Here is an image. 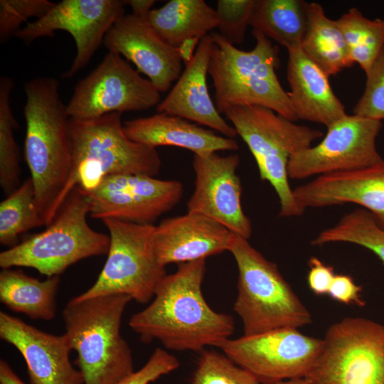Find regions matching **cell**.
I'll return each instance as SVG.
<instances>
[{
  "mask_svg": "<svg viewBox=\"0 0 384 384\" xmlns=\"http://www.w3.org/2000/svg\"><path fill=\"white\" fill-rule=\"evenodd\" d=\"M206 260L179 264L158 284L149 306L133 314L130 328L142 341L158 340L169 350L201 352L230 338L235 323L213 310L202 293Z\"/></svg>",
  "mask_w": 384,
  "mask_h": 384,
  "instance_id": "cell-1",
  "label": "cell"
},
{
  "mask_svg": "<svg viewBox=\"0 0 384 384\" xmlns=\"http://www.w3.org/2000/svg\"><path fill=\"white\" fill-rule=\"evenodd\" d=\"M59 85L51 77L36 78L24 84L25 159L46 226L58 213V201L73 169L70 118Z\"/></svg>",
  "mask_w": 384,
  "mask_h": 384,
  "instance_id": "cell-2",
  "label": "cell"
},
{
  "mask_svg": "<svg viewBox=\"0 0 384 384\" xmlns=\"http://www.w3.org/2000/svg\"><path fill=\"white\" fill-rule=\"evenodd\" d=\"M132 300L119 294L76 296L63 309L65 334L76 351L75 363L84 384H115L134 371L131 349L120 333L123 314Z\"/></svg>",
  "mask_w": 384,
  "mask_h": 384,
  "instance_id": "cell-3",
  "label": "cell"
},
{
  "mask_svg": "<svg viewBox=\"0 0 384 384\" xmlns=\"http://www.w3.org/2000/svg\"><path fill=\"white\" fill-rule=\"evenodd\" d=\"M252 33L256 43L249 51L238 49L217 32L210 33L208 74L218 111L224 114L233 107L258 105L297 121L289 93L275 73L279 65L278 47L261 33Z\"/></svg>",
  "mask_w": 384,
  "mask_h": 384,
  "instance_id": "cell-4",
  "label": "cell"
},
{
  "mask_svg": "<svg viewBox=\"0 0 384 384\" xmlns=\"http://www.w3.org/2000/svg\"><path fill=\"white\" fill-rule=\"evenodd\" d=\"M122 113L89 119H69L73 169L58 201V211L70 193L79 186L96 189L103 178L118 174L155 176L161 161L156 149L130 140L123 129Z\"/></svg>",
  "mask_w": 384,
  "mask_h": 384,
  "instance_id": "cell-5",
  "label": "cell"
},
{
  "mask_svg": "<svg viewBox=\"0 0 384 384\" xmlns=\"http://www.w3.org/2000/svg\"><path fill=\"white\" fill-rule=\"evenodd\" d=\"M229 252L238 270L233 308L242 321L243 335L299 329L311 324L310 311L274 262L265 258L247 239L236 235Z\"/></svg>",
  "mask_w": 384,
  "mask_h": 384,
  "instance_id": "cell-6",
  "label": "cell"
},
{
  "mask_svg": "<svg viewBox=\"0 0 384 384\" xmlns=\"http://www.w3.org/2000/svg\"><path fill=\"white\" fill-rule=\"evenodd\" d=\"M224 114L253 155L260 178L274 188L280 203L279 215L289 218L302 215L304 210L297 204L289 183L288 161L293 154L322 138L323 132L297 124L262 106L233 107Z\"/></svg>",
  "mask_w": 384,
  "mask_h": 384,
  "instance_id": "cell-7",
  "label": "cell"
},
{
  "mask_svg": "<svg viewBox=\"0 0 384 384\" xmlns=\"http://www.w3.org/2000/svg\"><path fill=\"white\" fill-rule=\"evenodd\" d=\"M90 208L88 197L76 186L46 230L0 253V267L33 268L50 277L81 260L107 254L110 236L89 225Z\"/></svg>",
  "mask_w": 384,
  "mask_h": 384,
  "instance_id": "cell-8",
  "label": "cell"
},
{
  "mask_svg": "<svg viewBox=\"0 0 384 384\" xmlns=\"http://www.w3.org/2000/svg\"><path fill=\"white\" fill-rule=\"evenodd\" d=\"M102 221L110 233L107 260L92 286L77 297L87 299L119 294L138 303H148L166 275L154 250L155 225L113 218Z\"/></svg>",
  "mask_w": 384,
  "mask_h": 384,
  "instance_id": "cell-9",
  "label": "cell"
},
{
  "mask_svg": "<svg viewBox=\"0 0 384 384\" xmlns=\"http://www.w3.org/2000/svg\"><path fill=\"white\" fill-rule=\"evenodd\" d=\"M306 378L312 384H384V324L359 316L331 324Z\"/></svg>",
  "mask_w": 384,
  "mask_h": 384,
  "instance_id": "cell-10",
  "label": "cell"
},
{
  "mask_svg": "<svg viewBox=\"0 0 384 384\" xmlns=\"http://www.w3.org/2000/svg\"><path fill=\"white\" fill-rule=\"evenodd\" d=\"M161 102L160 92L121 55L108 51L100 65L75 87L66 105L69 118L89 119L112 112L149 110Z\"/></svg>",
  "mask_w": 384,
  "mask_h": 384,
  "instance_id": "cell-11",
  "label": "cell"
},
{
  "mask_svg": "<svg viewBox=\"0 0 384 384\" xmlns=\"http://www.w3.org/2000/svg\"><path fill=\"white\" fill-rule=\"evenodd\" d=\"M323 346V338L294 328L228 338L220 348L238 366L252 373L261 384L306 377Z\"/></svg>",
  "mask_w": 384,
  "mask_h": 384,
  "instance_id": "cell-12",
  "label": "cell"
},
{
  "mask_svg": "<svg viewBox=\"0 0 384 384\" xmlns=\"http://www.w3.org/2000/svg\"><path fill=\"white\" fill-rule=\"evenodd\" d=\"M381 120L346 114L327 127L316 146L293 154L289 159V178L361 169L383 160L376 147Z\"/></svg>",
  "mask_w": 384,
  "mask_h": 384,
  "instance_id": "cell-13",
  "label": "cell"
},
{
  "mask_svg": "<svg viewBox=\"0 0 384 384\" xmlns=\"http://www.w3.org/2000/svg\"><path fill=\"white\" fill-rule=\"evenodd\" d=\"M126 1L63 0L43 17L21 28L14 36L28 45L41 37H54L63 30L74 38L76 55L70 68L63 74L72 78L90 60L107 32L125 15Z\"/></svg>",
  "mask_w": 384,
  "mask_h": 384,
  "instance_id": "cell-14",
  "label": "cell"
},
{
  "mask_svg": "<svg viewBox=\"0 0 384 384\" xmlns=\"http://www.w3.org/2000/svg\"><path fill=\"white\" fill-rule=\"evenodd\" d=\"M183 191L182 183L176 180L118 174L105 176L96 189L82 191L89 198L92 218L152 224L178 203Z\"/></svg>",
  "mask_w": 384,
  "mask_h": 384,
  "instance_id": "cell-15",
  "label": "cell"
},
{
  "mask_svg": "<svg viewBox=\"0 0 384 384\" xmlns=\"http://www.w3.org/2000/svg\"><path fill=\"white\" fill-rule=\"evenodd\" d=\"M238 154L217 152L195 154V188L187 212L203 214L220 223L235 235L249 240L252 228L241 205L242 185L237 174Z\"/></svg>",
  "mask_w": 384,
  "mask_h": 384,
  "instance_id": "cell-16",
  "label": "cell"
},
{
  "mask_svg": "<svg viewBox=\"0 0 384 384\" xmlns=\"http://www.w3.org/2000/svg\"><path fill=\"white\" fill-rule=\"evenodd\" d=\"M103 44L133 63L160 92L169 90L183 72L178 49L156 31L148 17L124 15L107 32Z\"/></svg>",
  "mask_w": 384,
  "mask_h": 384,
  "instance_id": "cell-17",
  "label": "cell"
},
{
  "mask_svg": "<svg viewBox=\"0 0 384 384\" xmlns=\"http://www.w3.org/2000/svg\"><path fill=\"white\" fill-rule=\"evenodd\" d=\"M0 337L23 356L28 384H84L80 371L70 361L73 349L65 334L46 333L0 311Z\"/></svg>",
  "mask_w": 384,
  "mask_h": 384,
  "instance_id": "cell-18",
  "label": "cell"
},
{
  "mask_svg": "<svg viewBox=\"0 0 384 384\" xmlns=\"http://www.w3.org/2000/svg\"><path fill=\"white\" fill-rule=\"evenodd\" d=\"M297 204L305 210L355 203L370 212L384 230V160L358 170L329 174L293 190Z\"/></svg>",
  "mask_w": 384,
  "mask_h": 384,
  "instance_id": "cell-19",
  "label": "cell"
},
{
  "mask_svg": "<svg viewBox=\"0 0 384 384\" xmlns=\"http://www.w3.org/2000/svg\"><path fill=\"white\" fill-rule=\"evenodd\" d=\"M235 234L203 214L187 212L155 226L153 242L160 264H182L229 251Z\"/></svg>",
  "mask_w": 384,
  "mask_h": 384,
  "instance_id": "cell-20",
  "label": "cell"
},
{
  "mask_svg": "<svg viewBox=\"0 0 384 384\" xmlns=\"http://www.w3.org/2000/svg\"><path fill=\"white\" fill-rule=\"evenodd\" d=\"M211 46L210 33L201 39L193 59L186 65L167 96L156 106V111L204 125L234 139L238 135L235 129L221 117L208 92L207 75Z\"/></svg>",
  "mask_w": 384,
  "mask_h": 384,
  "instance_id": "cell-21",
  "label": "cell"
},
{
  "mask_svg": "<svg viewBox=\"0 0 384 384\" xmlns=\"http://www.w3.org/2000/svg\"><path fill=\"white\" fill-rule=\"evenodd\" d=\"M287 50V78L291 89L288 93L298 119L327 127L347 114L343 104L331 89L329 77L302 47Z\"/></svg>",
  "mask_w": 384,
  "mask_h": 384,
  "instance_id": "cell-22",
  "label": "cell"
},
{
  "mask_svg": "<svg viewBox=\"0 0 384 384\" xmlns=\"http://www.w3.org/2000/svg\"><path fill=\"white\" fill-rule=\"evenodd\" d=\"M123 129L130 140L154 149L177 146L198 155L238 149L234 139L222 137L191 121L165 113L125 121Z\"/></svg>",
  "mask_w": 384,
  "mask_h": 384,
  "instance_id": "cell-23",
  "label": "cell"
},
{
  "mask_svg": "<svg viewBox=\"0 0 384 384\" xmlns=\"http://www.w3.org/2000/svg\"><path fill=\"white\" fill-rule=\"evenodd\" d=\"M59 276L41 281L21 270L0 272V300L10 310L31 319L49 321L56 314Z\"/></svg>",
  "mask_w": 384,
  "mask_h": 384,
  "instance_id": "cell-24",
  "label": "cell"
},
{
  "mask_svg": "<svg viewBox=\"0 0 384 384\" xmlns=\"http://www.w3.org/2000/svg\"><path fill=\"white\" fill-rule=\"evenodd\" d=\"M148 20L176 48L188 38H203L218 26L215 10L204 0H171L160 8L152 9Z\"/></svg>",
  "mask_w": 384,
  "mask_h": 384,
  "instance_id": "cell-25",
  "label": "cell"
},
{
  "mask_svg": "<svg viewBox=\"0 0 384 384\" xmlns=\"http://www.w3.org/2000/svg\"><path fill=\"white\" fill-rule=\"evenodd\" d=\"M301 47L329 77L354 65L336 21L328 18L318 3L306 2V28Z\"/></svg>",
  "mask_w": 384,
  "mask_h": 384,
  "instance_id": "cell-26",
  "label": "cell"
},
{
  "mask_svg": "<svg viewBox=\"0 0 384 384\" xmlns=\"http://www.w3.org/2000/svg\"><path fill=\"white\" fill-rule=\"evenodd\" d=\"M250 26L252 32L287 49L301 46L306 28V2L302 0H255Z\"/></svg>",
  "mask_w": 384,
  "mask_h": 384,
  "instance_id": "cell-27",
  "label": "cell"
},
{
  "mask_svg": "<svg viewBox=\"0 0 384 384\" xmlns=\"http://www.w3.org/2000/svg\"><path fill=\"white\" fill-rule=\"evenodd\" d=\"M349 56L366 73L384 47V19H370L351 8L336 20Z\"/></svg>",
  "mask_w": 384,
  "mask_h": 384,
  "instance_id": "cell-28",
  "label": "cell"
},
{
  "mask_svg": "<svg viewBox=\"0 0 384 384\" xmlns=\"http://www.w3.org/2000/svg\"><path fill=\"white\" fill-rule=\"evenodd\" d=\"M334 242L361 246L374 253L384 264V230L372 214L362 208L345 214L334 225L320 232L311 245Z\"/></svg>",
  "mask_w": 384,
  "mask_h": 384,
  "instance_id": "cell-29",
  "label": "cell"
},
{
  "mask_svg": "<svg viewBox=\"0 0 384 384\" xmlns=\"http://www.w3.org/2000/svg\"><path fill=\"white\" fill-rule=\"evenodd\" d=\"M42 225L34 184L29 178L0 203V242L11 247L18 244L21 234Z\"/></svg>",
  "mask_w": 384,
  "mask_h": 384,
  "instance_id": "cell-30",
  "label": "cell"
},
{
  "mask_svg": "<svg viewBox=\"0 0 384 384\" xmlns=\"http://www.w3.org/2000/svg\"><path fill=\"white\" fill-rule=\"evenodd\" d=\"M14 82L10 77L0 78V184L10 194L19 186L18 150L14 131L17 122L13 115L10 97Z\"/></svg>",
  "mask_w": 384,
  "mask_h": 384,
  "instance_id": "cell-31",
  "label": "cell"
},
{
  "mask_svg": "<svg viewBox=\"0 0 384 384\" xmlns=\"http://www.w3.org/2000/svg\"><path fill=\"white\" fill-rule=\"evenodd\" d=\"M191 384H261L250 371L226 355L213 350L200 352Z\"/></svg>",
  "mask_w": 384,
  "mask_h": 384,
  "instance_id": "cell-32",
  "label": "cell"
},
{
  "mask_svg": "<svg viewBox=\"0 0 384 384\" xmlns=\"http://www.w3.org/2000/svg\"><path fill=\"white\" fill-rule=\"evenodd\" d=\"M255 0H218L215 9L218 33L233 46L244 42Z\"/></svg>",
  "mask_w": 384,
  "mask_h": 384,
  "instance_id": "cell-33",
  "label": "cell"
},
{
  "mask_svg": "<svg viewBox=\"0 0 384 384\" xmlns=\"http://www.w3.org/2000/svg\"><path fill=\"white\" fill-rule=\"evenodd\" d=\"M55 4L48 0H1L0 43L14 36L29 18L43 17Z\"/></svg>",
  "mask_w": 384,
  "mask_h": 384,
  "instance_id": "cell-34",
  "label": "cell"
},
{
  "mask_svg": "<svg viewBox=\"0 0 384 384\" xmlns=\"http://www.w3.org/2000/svg\"><path fill=\"white\" fill-rule=\"evenodd\" d=\"M364 91L353 109V114L384 119V47L366 73Z\"/></svg>",
  "mask_w": 384,
  "mask_h": 384,
  "instance_id": "cell-35",
  "label": "cell"
},
{
  "mask_svg": "<svg viewBox=\"0 0 384 384\" xmlns=\"http://www.w3.org/2000/svg\"><path fill=\"white\" fill-rule=\"evenodd\" d=\"M179 366L176 357L157 348L140 369L134 370L115 384H150L176 370Z\"/></svg>",
  "mask_w": 384,
  "mask_h": 384,
  "instance_id": "cell-36",
  "label": "cell"
},
{
  "mask_svg": "<svg viewBox=\"0 0 384 384\" xmlns=\"http://www.w3.org/2000/svg\"><path fill=\"white\" fill-rule=\"evenodd\" d=\"M361 286L356 284L349 275L336 274L328 294L334 300L340 303L363 306L365 302L361 296Z\"/></svg>",
  "mask_w": 384,
  "mask_h": 384,
  "instance_id": "cell-37",
  "label": "cell"
},
{
  "mask_svg": "<svg viewBox=\"0 0 384 384\" xmlns=\"http://www.w3.org/2000/svg\"><path fill=\"white\" fill-rule=\"evenodd\" d=\"M308 265L309 270L306 280L309 288L317 296L328 294L336 275L333 267L314 256L311 257Z\"/></svg>",
  "mask_w": 384,
  "mask_h": 384,
  "instance_id": "cell-38",
  "label": "cell"
},
{
  "mask_svg": "<svg viewBox=\"0 0 384 384\" xmlns=\"http://www.w3.org/2000/svg\"><path fill=\"white\" fill-rule=\"evenodd\" d=\"M200 41L201 39L197 38H188L177 48L179 56L185 65L189 63L193 59Z\"/></svg>",
  "mask_w": 384,
  "mask_h": 384,
  "instance_id": "cell-39",
  "label": "cell"
},
{
  "mask_svg": "<svg viewBox=\"0 0 384 384\" xmlns=\"http://www.w3.org/2000/svg\"><path fill=\"white\" fill-rule=\"evenodd\" d=\"M0 384H26L4 360L0 361Z\"/></svg>",
  "mask_w": 384,
  "mask_h": 384,
  "instance_id": "cell-40",
  "label": "cell"
},
{
  "mask_svg": "<svg viewBox=\"0 0 384 384\" xmlns=\"http://www.w3.org/2000/svg\"><path fill=\"white\" fill-rule=\"evenodd\" d=\"M154 0H128L126 4L129 5L133 14L140 17H148L151 7L154 4Z\"/></svg>",
  "mask_w": 384,
  "mask_h": 384,
  "instance_id": "cell-41",
  "label": "cell"
},
{
  "mask_svg": "<svg viewBox=\"0 0 384 384\" xmlns=\"http://www.w3.org/2000/svg\"><path fill=\"white\" fill-rule=\"evenodd\" d=\"M262 384H312L310 380L306 378H297L287 380H282L274 382H270Z\"/></svg>",
  "mask_w": 384,
  "mask_h": 384,
  "instance_id": "cell-42",
  "label": "cell"
}]
</instances>
